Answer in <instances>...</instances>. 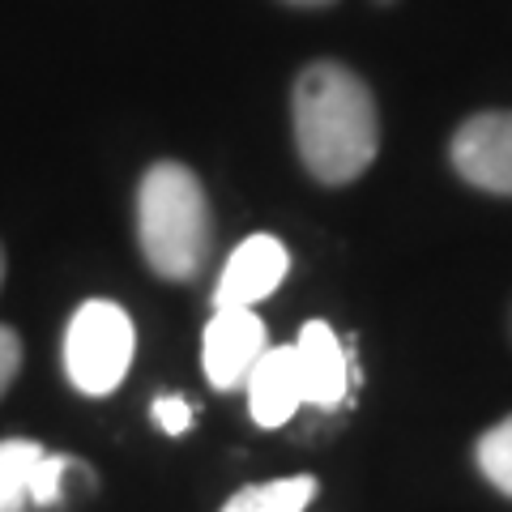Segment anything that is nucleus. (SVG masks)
<instances>
[{
  "instance_id": "obj_1",
  "label": "nucleus",
  "mask_w": 512,
  "mask_h": 512,
  "mask_svg": "<svg viewBox=\"0 0 512 512\" xmlns=\"http://www.w3.org/2000/svg\"><path fill=\"white\" fill-rule=\"evenodd\" d=\"M295 146L320 184H350L376 163L380 111L367 82L338 60H316L295 77Z\"/></svg>"
},
{
  "instance_id": "obj_2",
  "label": "nucleus",
  "mask_w": 512,
  "mask_h": 512,
  "mask_svg": "<svg viewBox=\"0 0 512 512\" xmlns=\"http://www.w3.org/2000/svg\"><path fill=\"white\" fill-rule=\"evenodd\" d=\"M137 239L158 278L188 282L210 256L214 218L201 180L184 163H154L137 188Z\"/></svg>"
},
{
  "instance_id": "obj_3",
  "label": "nucleus",
  "mask_w": 512,
  "mask_h": 512,
  "mask_svg": "<svg viewBox=\"0 0 512 512\" xmlns=\"http://www.w3.org/2000/svg\"><path fill=\"white\" fill-rule=\"evenodd\" d=\"M137 350V329L111 299H86L64 329V372L86 397L116 393Z\"/></svg>"
},
{
  "instance_id": "obj_4",
  "label": "nucleus",
  "mask_w": 512,
  "mask_h": 512,
  "mask_svg": "<svg viewBox=\"0 0 512 512\" xmlns=\"http://www.w3.org/2000/svg\"><path fill=\"white\" fill-rule=\"evenodd\" d=\"M265 350V325L252 308H218L201 333V367L218 393L244 389Z\"/></svg>"
},
{
  "instance_id": "obj_5",
  "label": "nucleus",
  "mask_w": 512,
  "mask_h": 512,
  "mask_svg": "<svg viewBox=\"0 0 512 512\" xmlns=\"http://www.w3.org/2000/svg\"><path fill=\"white\" fill-rule=\"evenodd\" d=\"M457 175L474 188L512 197V111H478L453 133L448 146Z\"/></svg>"
},
{
  "instance_id": "obj_6",
  "label": "nucleus",
  "mask_w": 512,
  "mask_h": 512,
  "mask_svg": "<svg viewBox=\"0 0 512 512\" xmlns=\"http://www.w3.org/2000/svg\"><path fill=\"white\" fill-rule=\"evenodd\" d=\"M286 269H291V252L282 248V239L248 235L222 265V278L214 286V308H252V303L278 291Z\"/></svg>"
},
{
  "instance_id": "obj_7",
  "label": "nucleus",
  "mask_w": 512,
  "mask_h": 512,
  "mask_svg": "<svg viewBox=\"0 0 512 512\" xmlns=\"http://www.w3.org/2000/svg\"><path fill=\"white\" fill-rule=\"evenodd\" d=\"M248 414L256 427H282L295 419V410L308 402L303 397V372H299V355L295 342L291 346H269L261 363L248 376Z\"/></svg>"
},
{
  "instance_id": "obj_8",
  "label": "nucleus",
  "mask_w": 512,
  "mask_h": 512,
  "mask_svg": "<svg viewBox=\"0 0 512 512\" xmlns=\"http://www.w3.org/2000/svg\"><path fill=\"white\" fill-rule=\"evenodd\" d=\"M299 372H303V397L312 406H338L350 393V355L342 338L325 320H308L295 342Z\"/></svg>"
},
{
  "instance_id": "obj_9",
  "label": "nucleus",
  "mask_w": 512,
  "mask_h": 512,
  "mask_svg": "<svg viewBox=\"0 0 512 512\" xmlns=\"http://www.w3.org/2000/svg\"><path fill=\"white\" fill-rule=\"evenodd\" d=\"M316 500V478L295 474V478H274V483H256L235 491L222 512H303Z\"/></svg>"
},
{
  "instance_id": "obj_10",
  "label": "nucleus",
  "mask_w": 512,
  "mask_h": 512,
  "mask_svg": "<svg viewBox=\"0 0 512 512\" xmlns=\"http://www.w3.org/2000/svg\"><path fill=\"white\" fill-rule=\"evenodd\" d=\"M47 448L39 440H0V512H18L26 504V487Z\"/></svg>"
},
{
  "instance_id": "obj_11",
  "label": "nucleus",
  "mask_w": 512,
  "mask_h": 512,
  "mask_svg": "<svg viewBox=\"0 0 512 512\" xmlns=\"http://www.w3.org/2000/svg\"><path fill=\"white\" fill-rule=\"evenodd\" d=\"M474 457H478V470L487 474V483L500 487L504 495H512V414L478 436Z\"/></svg>"
},
{
  "instance_id": "obj_12",
  "label": "nucleus",
  "mask_w": 512,
  "mask_h": 512,
  "mask_svg": "<svg viewBox=\"0 0 512 512\" xmlns=\"http://www.w3.org/2000/svg\"><path fill=\"white\" fill-rule=\"evenodd\" d=\"M77 466L73 457H60V453H43L39 457V466L35 474H30V487H26V500L30 504H56L60 500V483H64V474H69Z\"/></svg>"
},
{
  "instance_id": "obj_13",
  "label": "nucleus",
  "mask_w": 512,
  "mask_h": 512,
  "mask_svg": "<svg viewBox=\"0 0 512 512\" xmlns=\"http://www.w3.org/2000/svg\"><path fill=\"white\" fill-rule=\"evenodd\" d=\"M154 423L167 431V436H184V431L192 427V406L184 402V397H175V393H163V397H154Z\"/></svg>"
},
{
  "instance_id": "obj_14",
  "label": "nucleus",
  "mask_w": 512,
  "mask_h": 512,
  "mask_svg": "<svg viewBox=\"0 0 512 512\" xmlns=\"http://www.w3.org/2000/svg\"><path fill=\"white\" fill-rule=\"evenodd\" d=\"M18 367H22V338H18V329L0 325V397L9 393V384H13V376H18Z\"/></svg>"
},
{
  "instance_id": "obj_15",
  "label": "nucleus",
  "mask_w": 512,
  "mask_h": 512,
  "mask_svg": "<svg viewBox=\"0 0 512 512\" xmlns=\"http://www.w3.org/2000/svg\"><path fill=\"white\" fill-rule=\"evenodd\" d=\"M286 5H295V9H325V5H333V0H286Z\"/></svg>"
},
{
  "instance_id": "obj_16",
  "label": "nucleus",
  "mask_w": 512,
  "mask_h": 512,
  "mask_svg": "<svg viewBox=\"0 0 512 512\" xmlns=\"http://www.w3.org/2000/svg\"><path fill=\"white\" fill-rule=\"evenodd\" d=\"M0 286H5V248H0Z\"/></svg>"
},
{
  "instance_id": "obj_17",
  "label": "nucleus",
  "mask_w": 512,
  "mask_h": 512,
  "mask_svg": "<svg viewBox=\"0 0 512 512\" xmlns=\"http://www.w3.org/2000/svg\"><path fill=\"white\" fill-rule=\"evenodd\" d=\"M380 5H393V0H380Z\"/></svg>"
}]
</instances>
